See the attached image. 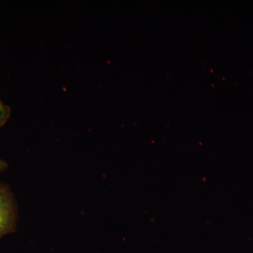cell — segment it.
<instances>
[{"mask_svg":"<svg viewBox=\"0 0 253 253\" xmlns=\"http://www.w3.org/2000/svg\"><path fill=\"white\" fill-rule=\"evenodd\" d=\"M9 167V165L4 161V160L0 159V173L4 172Z\"/></svg>","mask_w":253,"mask_h":253,"instance_id":"obj_3","label":"cell"},{"mask_svg":"<svg viewBox=\"0 0 253 253\" xmlns=\"http://www.w3.org/2000/svg\"><path fill=\"white\" fill-rule=\"evenodd\" d=\"M18 206L14 195L7 184L0 183V239L16 231Z\"/></svg>","mask_w":253,"mask_h":253,"instance_id":"obj_1","label":"cell"},{"mask_svg":"<svg viewBox=\"0 0 253 253\" xmlns=\"http://www.w3.org/2000/svg\"><path fill=\"white\" fill-rule=\"evenodd\" d=\"M11 113V108L8 105L4 104L0 99V127L4 126L9 121Z\"/></svg>","mask_w":253,"mask_h":253,"instance_id":"obj_2","label":"cell"}]
</instances>
